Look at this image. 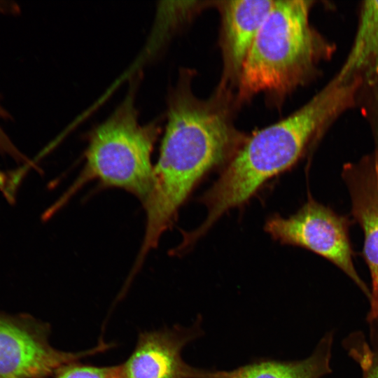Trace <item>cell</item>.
Returning a JSON list of instances; mask_svg holds the SVG:
<instances>
[{
  "label": "cell",
  "mask_w": 378,
  "mask_h": 378,
  "mask_svg": "<svg viewBox=\"0 0 378 378\" xmlns=\"http://www.w3.org/2000/svg\"><path fill=\"white\" fill-rule=\"evenodd\" d=\"M181 79L170 97L168 121L150 191L139 258L158 246L199 181L237 151L239 141L221 108L201 101Z\"/></svg>",
  "instance_id": "cell-1"
},
{
  "label": "cell",
  "mask_w": 378,
  "mask_h": 378,
  "mask_svg": "<svg viewBox=\"0 0 378 378\" xmlns=\"http://www.w3.org/2000/svg\"><path fill=\"white\" fill-rule=\"evenodd\" d=\"M362 90L360 78L335 75L298 110L246 140L202 197L209 217L217 220L294 165L340 116L358 104Z\"/></svg>",
  "instance_id": "cell-2"
},
{
  "label": "cell",
  "mask_w": 378,
  "mask_h": 378,
  "mask_svg": "<svg viewBox=\"0 0 378 378\" xmlns=\"http://www.w3.org/2000/svg\"><path fill=\"white\" fill-rule=\"evenodd\" d=\"M313 1H274L244 62L238 81L239 97L260 92L283 94L305 84L335 45L309 20Z\"/></svg>",
  "instance_id": "cell-3"
},
{
  "label": "cell",
  "mask_w": 378,
  "mask_h": 378,
  "mask_svg": "<svg viewBox=\"0 0 378 378\" xmlns=\"http://www.w3.org/2000/svg\"><path fill=\"white\" fill-rule=\"evenodd\" d=\"M132 94L92 134L85 167L70 192L91 180L128 191L145 202L152 186L151 153L159 128L138 122Z\"/></svg>",
  "instance_id": "cell-4"
},
{
  "label": "cell",
  "mask_w": 378,
  "mask_h": 378,
  "mask_svg": "<svg viewBox=\"0 0 378 378\" xmlns=\"http://www.w3.org/2000/svg\"><path fill=\"white\" fill-rule=\"evenodd\" d=\"M352 223L349 216L309 198L292 216L284 218L276 215L268 219L265 229L281 244L306 248L335 265L369 300L370 290L354 264L349 234Z\"/></svg>",
  "instance_id": "cell-5"
},
{
  "label": "cell",
  "mask_w": 378,
  "mask_h": 378,
  "mask_svg": "<svg viewBox=\"0 0 378 378\" xmlns=\"http://www.w3.org/2000/svg\"><path fill=\"white\" fill-rule=\"evenodd\" d=\"M109 344L78 352L52 347L46 326L21 323L0 314V378H43L83 358L101 353Z\"/></svg>",
  "instance_id": "cell-6"
},
{
  "label": "cell",
  "mask_w": 378,
  "mask_h": 378,
  "mask_svg": "<svg viewBox=\"0 0 378 378\" xmlns=\"http://www.w3.org/2000/svg\"><path fill=\"white\" fill-rule=\"evenodd\" d=\"M341 176L351 200V214L363 232L362 256L371 277L367 319L378 316V140L356 162L345 163Z\"/></svg>",
  "instance_id": "cell-7"
},
{
  "label": "cell",
  "mask_w": 378,
  "mask_h": 378,
  "mask_svg": "<svg viewBox=\"0 0 378 378\" xmlns=\"http://www.w3.org/2000/svg\"><path fill=\"white\" fill-rule=\"evenodd\" d=\"M196 335L176 326L140 332L132 354L119 365L120 378H188L191 366L181 351Z\"/></svg>",
  "instance_id": "cell-8"
},
{
  "label": "cell",
  "mask_w": 378,
  "mask_h": 378,
  "mask_svg": "<svg viewBox=\"0 0 378 378\" xmlns=\"http://www.w3.org/2000/svg\"><path fill=\"white\" fill-rule=\"evenodd\" d=\"M274 1L222 2V50L225 80L239 81L249 49Z\"/></svg>",
  "instance_id": "cell-9"
},
{
  "label": "cell",
  "mask_w": 378,
  "mask_h": 378,
  "mask_svg": "<svg viewBox=\"0 0 378 378\" xmlns=\"http://www.w3.org/2000/svg\"><path fill=\"white\" fill-rule=\"evenodd\" d=\"M333 343L327 332L308 358L293 362L263 361L231 371H208L191 367L189 378H321L331 372L330 362Z\"/></svg>",
  "instance_id": "cell-10"
},
{
  "label": "cell",
  "mask_w": 378,
  "mask_h": 378,
  "mask_svg": "<svg viewBox=\"0 0 378 378\" xmlns=\"http://www.w3.org/2000/svg\"><path fill=\"white\" fill-rule=\"evenodd\" d=\"M337 75L359 77L363 88L378 82V1L362 2L352 46Z\"/></svg>",
  "instance_id": "cell-11"
},
{
  "label": "cell",
  "mask_w": 378,
  "mask_h": 378,
  "mask_svg": "<svg viewBox=\"0 0 378 378\" xmlns=\"http://www.w3.org/2000/svg\"><path fill=\"white\" fill-rule=\"evenodd\" d=\"M367 322V337L363 332H354L343 343L349 356L359 365L361 378H378V316Z\"/></svg>",
  "instance_id": "cell-12"
},
{
  "label": "cell",
  "mask_w": 378,
  "mask_h": 378,
  "mask_svg": "<svg viewBox=\"0 0 378 378\" xmlns=\"http://www.w3.org/2000/svg\"><path fill=\"white\" fill-rule=\"evenodd\" d=\"M53 378H120V365L95 366L76 361L59 368Z\"/></svg>",
  "instance_id": "cell-13"
},
{
  "label": "cell",
  "mask_w": 378,
  "mask_h": 378,
  "mask_svg": "<svg viewBox=\"0 0 378 378\" xmlns=\"http://www.w3.org/2000/svg\"><path fill=\"white\" fill-rule=\"evenodd\" d=\"M4 113L0 109V115H2ZM0 153L2 154H8L13 157L15 160H25L26 158L20 153V152L15 148L3 129L0 127Z\"/></svg>",
  "instance_id": "cell-14"
}]
</instances>
